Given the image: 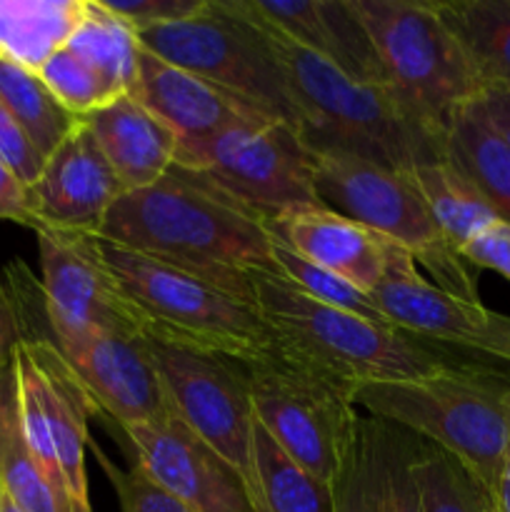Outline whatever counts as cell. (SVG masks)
<instances>
[{
  "instance_id": "10",
  "label": "cell",
  "mask_w": 510,
  "mask_h": 512,
  "mask_svg": "<svg viewBox=\"0 0 510 512\" xmlns=\"http://www.w3.org/2000/svg\"><path fill=\"white\" fill-rule=\"evenodd\" d=\"M175 163L203 170L270 218L323 208L313 188V153L293 125L260 120L178 143Z\"/></svg>"
},
{
  "instance_id": "9",
  "label": "cell",
  "mask_w": 510,
  "mask_h": 512,
  "mask_svg": "<svg viewBox=\"0 0 510 512\" xmlns=\"http://www.w3.org/2000/svg\"><path fill=\"white\" fill-rule=\"evenodd\" d=\"M245 368L258 423L295 463L330 485L358 418L355 388L315 368L280 340Z\"/></svg>"
},
{
  "instance_id": "32",
  "label": "cell",
  "mask_w": 510,
  "mask_h": 512,
  "mask_svg": "<svg viewBox=\"0 0 510 512\" xmlns=\"http://www.w3.org/2000/svg\"><path fill=\"white\" fill-rule=\"evenodd\" d=\"M38 75L55 95V100L75 118H85L120 98L88 63H83L65 45L40 65Z\"/></svg>"
},
{
  "instance_id": "28",
  "label": "cell",
  "mask_w": 510,
  "mask_h": 512,
  "mask_svg": "<svg viewBox=\"0 0 510 512\" xmlns=\"http://www.w3.org/2000/svg\"><path fill=\"white\" fill-rule=\"evenodd\" d=\"M410 173H413L415 185L423 193L435 228L440 230L445 243L458 253L480 230L498 220L490 205L483 200V195L448 158L420 165Z\"/></svg>"
},
{
  "instance_id": "19",
  "label": "cell",
  "mask_w": 510,
  "mask_h": 512,
  "mask_svg": "<svg viewBox=\"0 0 510 512\" xmlns=\"http://www.w3.org/2000/svg\"><path fill=\"white\" fill-rule=\"evenodd\" d=\"M128 95L163 120L180 143L208 138L233 125L278 120L240 95L188 73L145 48L140 50L138 78Z\"/></svg>"
},
{
  "instance_id": "18",
  "label": "cell",
  "mask_w": 510,
  "mask_h": 512,
  "mask_svg": "<svg viewBox=\"0 0 510 512\" xmlns=\"http://www.w3.org/2000/svg\"><path fill=\"white\" fill-rule=\"evenodd\" d=\"M260 28L318 55L358 83L388 85L353 0H233Z\"/></svg>"
},
{
  "instance_id": "15",
  "label": "cell",
  "mask_w": 510,
  "mask_h": 512,
  "mask_svg": "<svg viewBox=\"0 0 510 512\" xmlns=\"http://www.w3.org/2000/svg\"><path fill=\"white\" fill-rule=\"evenodd\" d=\"M40 290L50 333L113 330L140 335L98 250V235L40 228Z\"/></svg>"
},
{
  "instance_id": "14",
  "label": "cell",
  "mask_w": 510,
  "mask_h": 512,
  "mask_svg": "<svg viewBox=\"0 0 510 512\" xmlns=\"http://www.w3.org/2000/svg\"><path fill=\"white\" fill-rule=\"evenodd\" d=\"M133 468L193 512H253L238 470L180 418L120 428Z\"/></svg>"
},
{
  "instance_id": "41",
  "label": "cell",
  "mask_w": 510,
  "mask_h": 512,
  "mask_svg": "<svg viewBox=\"0 0 510 512\" xmlns=\"http://www.w3.org/2000/svg\"><path fill=\"white\" fill-rule=\"evenodd\" d=\"M0 512H23L13 503V500L8 498V495L3 493V488H0Z\"/></svg>"
},
{
  "instance_id": "20",
  "label": "cell",
  "mask_w": 510,
  "mask_h": 512,
  "mask_svg": "<svg viewBox=\"0 0 510 512\" xmlns=\"http://www.w3.org/2000/svg\"><path fill=\"white\" fill-rule=\"evenodd\" d=\"M273 235L300 258L340 275L363 293L383 280L390 240L328 208L295 210L270 220Z\"/></svg>"
},
{
  "instance_id": "3",
  "label": "cell",
  "mask_w": 510,
  "mask_h": 512,
  "mask_svg": "<svg viewBox=\"0 0 510 512\" xmlns=\"http://www.w3.org/2000/svg\"><path fill=\"white\" fill-rule=\"evenodd\" d=\"M353 403L443 448L495 498L510 448V370L470 363L418 380L365 383Z\"/></svg>"
},
{
  "instance_id": "36",
  "label": "cell",
  "mask_w": 510,
  "mask_h": 512,
  "mask_svg": "<svg viewBox=\"0 0 510 512\" xmlns=\"http://www.w3.org/2000/svg\"><path fill=\"white\" fill-rule=\"evenodd\" d=\"M460 258L470 268L495 270L505 280H510V223L493 220L488 228L480 230L473 240L460 248Z\"/></svg>"
},
{
  "instance_id": "30",
  "label": "cell",
  "mask_w": 510,
  "mask_h": 512,
  "mask_svg": "<svg viewBox=\"0 0 510 512\" xmlns=\"http://www.w3.org/2000/svg\"><path fill=\"white\" fill-rule=\"evenodd\" d=\"M425 512H498L493 493L460 460L423 440L415 463Z\"/></svg>"
},
{
  "instance_id": "22",
  "label": "cell",
  "mask_w": 510,
  "mask_h": 512,
  "mask_svg": "<svg viewBox=\"0 0 510 512\" xmlns=\"http://www.w3.org/2000/svg\"><path fill=\"white\" fill-rule=\"evenodd\" d=\"M0 488L23 512H75L40 470L25 440L13 360L0 368Z\"/></svg>"
},
{
  "instance_id": "8",
  "label": "cell",
  "mask_w": 510,
  "mask_h": 512,
  "mask_svg": "<svg viewBox=\"0 0 510 512\" xmlns=\"http://www.w3.org/2000/svg\"><path fill=\"white\" fill-rule=\"evenodd\" d=\"M140 45L200 75L298 130L293 90L273 38L240 13L233 0H208L180 23L140 30Z\"/></svg>"
},
{
  "instance_id": "6",
  "label": "cell",
  "mask_w": 510,
  "mask_h": 512,
  "mask_svg": "<svg viewBox=\"0 0 510 512\" xmlns=\"http://www.w3.org/2000/svg\"><path fill=\"white\" fill-rule=\"evenodd\" d=\"M313 188L323 208L408 250L435 288L480 303L473 268L435 228L413 173L345 155H313Z\"/></svg>"
},
{
  "instance_id": "29",
  "label": "cell",
  "mask_w": 510,
  "mask_h": 512,
  "mask_svg": "<svg viewBox=\"0 0 510 512\" xmlns=\"http://www.w3.org/2000/svg\"><path fill=\"white\" fill-rule=\"evenodd\" d=\"M0 103L25 130L43 158H48L68 138L80 120L55 100L35 70L3 55H0Z\"/></svg>"
},
{
  "instance_id": "12",
  "label": "cell",
  "mask_w": 510,
  "mask_h": 512,
  "mask_svg": "<svg viewBox=\"0 0 510 512\" xmlns=\"http://www.w3.org/2000/svg\"><path fill=\"white\" fill-rule=\"evenodd\" d=\"M145 345L178 418L238 470L250 495L255 410L243 360L150 338Z\"/></svg>"
},
{
  "instance_id": "25",
  "label": "cell",
  "mask_w": 510,
  "mask_h": 512,
  "mask_svg": "<svg viewBox=\"0 0 510 512\" xmlns=\"http://www.w3.org/2000/svg\"><path fill=\"white\" fill-rule=\"evenodd\" d=\"M85 0H0V55L38 73L68 43Z\"/></svg>"
},
{
  "instance_id": "11",
  "label": "cell",
  "mask_w": 510,
  "mask_h": 512,
  "mask_svg": "<svg viewBox=\"0 0 510 512\" xmlns=\"http://www.w3.org/2000/svg\"><path fill=\"white\" fill-rule=\"evenodd\" d=\"M370 298L390 325L420 343L465 363L510 370V315L435 288L400 245H390L383 280Z\"/></svg>"
},
{
  "instance_id": "35",
  "label": "cell",
  "mask_w": 510,
  "mask_h": 512,
  "mask_svg": "<svg viewBox=\"0 0 510 512\" xmlns=\"http://www.w3.org/2000/svg\"><path fill=\"white\" fill-rule=\"evenodd\" d=\"M0 160L18 175L25 188L35 183L43 173L45 158L38 153L25 130L15 123L13 115L0 103Z\"/></svg>"
},
{
  "instance_id": "24",
  "label": "cell",
  "mask_w": 510,
  "mask_h": 512,
  "mask_svg": "<svg viewBox=\"0 0 510 512\" xmlns=\"http://www.w3.org/2000/svg\"><path fill=\"white\" fill-rule=\"evenodd\" d=\"M480 88H510V0H435Z\"/></svg>"
},
{
  "instance_id": "1",
  "label": "cell",
  "mask_w": 510,
  "mask_h": 512,
  "mask_svg": "<svg viewBox=\"0 0 510 512\" xmlns=\"http://www.w3.org/2000/svg\"><path fill=\"white\" fill-rule=\"evenodd\" d=\"M270 220L208 173L175 163L158 183L115 200L98 238L175 265L253 303L250 275H278Z\"/></svg>"
},
{
  "instance_id": "23",
  "label": "cell",
  "mask_w": 510,
  "mask_h": 512,
  "mask_svg": "<svg viewBox=\"0 0 510 512\" xmlns=\"http://www.w3.org/2000/svg\"><path fill=\"white\" fill-rule=\"evenodd\" d=\"M445 158L473 183L495 218L510 223V148L475 103L463 105L450 120Z\"/></svg>"
},
{
  "instance_id": "16",
  "label": "cell",
  "mask_w": 510,
  "mask_h": 512,
  "mask_svg": "<svg viewBox=\"0 0 510 512\" xmlns=\"http://www.w3.org/2000/svg\"><path fill=\"white\" fill-rule=\"evenodd\" d=\"M423 438L375 415L355 418L330 488L335 512H425L415 463Z\"/></svg>"
},
{
  "instance_id": "7",
  "label": "cell",
  "mask_w": 510,
  "mask_h": 512,
  "mask_svg": "<svg viewBox=\"0 0 510 512\" xmlns=\"http://www.w3.org/2000/svg\"><path fill=\"white\" fill-rule=\"evenodd\" d=\"M370 35L385 80L410 113L445 135L463 105L483 88L455 35L433 3L420 0H353Z\"/></svg>"
},
{
  "instance_id": "31",
  "label": "cell",
  "mask_w": 510,
  "mask_h": 512,
  "mask_svg": "<svg viewBox=\"0 0 510 512\" xmlns=\"http://www.w3.org/2000/svg\"><path fill=\"white\" fill-rule=\"evenodd\" d=\"M273 258L275 265H278L280 278L293 283L295 288H298L300 293L308 295V298L318 300V303L323 305H330V308L348 310V313L360 315V318L375 320V323H388L368 293L358 290L353 283L340 278V275L330 273V270L300 258L298 253L285 248L278 238H275L273 245Z\"/></svg>"
},
{
  "instance_id": "37",
  "label": "cell",
  "mask_w": 510,
  "mask_h": 512,
  "mask_svg": "<svg viewBox=\"0 0 510 512\" xmlns=\"http://www.w3.org/2000/svg\"><path fill=\"white\" fill-rule=\"evenodd\" d=\"M0 220L38 230V218L30 208V193L18 175L0 160Z\"/></svg>"
},
{
  "instance_id": "39",
  "label": "cell",
  "mask_w": 510,
  "mask_h": 512,
  "mask_svg": "<svg viewBox=\"0 0 510 512\" xmlns=\"http://www.w3.org/2000/svg\"><path fill=\"white\" fill-rule=\"evenodd\" d=\"M15 345V328L5 300L0 298V368L10 360V350Z\"/></svg>"
},
{
  "instance_id": "13",
  "label": "cell",
  "mask_w": 510,
  "mask_h": 512,
  "mask_svg": "<svg viewBox=\"0 0 510 512\" xmlns=\"http://www.w3.org/2000/svg\"><path fill=\"white\" fill-rule=\"evenodd\" d=\"M50 338L88 390L98 415L110 423L130 428L165 425L178 418L143 335L80 330L70 335L50 333Z\"/></svg>"
},
{
  "instance_id": "26",
  "label": "cell",
  "mask_w": 510,
  "mask_h": 512,
  "mask_svg": "<svg viewBox=\"0 0 510 512\" xmlns=\"http://www.w3.org/2000/svg\"><path fill=\"white\" fill-rule=\"evenodd\" d=\"M253 512H335L333 488L295 463L255 418Z\"/></svg>"
},
{
  "instance_id": "34",
  "label": "cell",
  "mask_w": 510,
  "mask_h": 512,
  "mask_svg": "<svg viewBox=\"0 0 510 512\" xmlns=\"http://www.w3.org/2000/svg\"><path fill=\"white\" fill-rule=\"evenodd\" d=\"M105 8L120 20L130 25L135 33L140 30L158 28V25L180 23L185 18H193L195 13L205 8L208 0H130V3H115V0H100Z\"/></svg>"
},
{
  "instance_id": "5",
  "label": "cell",
  "mask_w": 510,
  "mask_h": 512,
  "mask_svg": "<svg viewBox=\"0 0 510 512\" xmlns=\"http://www.w3.org/2000/svg\"><path fill=\"white\" fill-rule=\"evenodd\" d=\"M98 250L143 338L243 363L278 345L253 303L103 238H98Z\"/></svg>"
},
{
  "instance_id": "17",
  "label": "cell",
  "mask_w": 510,
  "mask_h": 512,
  "mask_svg": "<svg viewBox=\"0 0 510 512\" xmlns=\"http://www.w3.org/2000/svg\"><path fill=\"white\" fill-rule=\"evenodd\" d=\"M28 193L38 230L98 235L115 200L128 190L108 165L88 125L78 120L68 138L45 158L43 173Z\"/></svg>"
},
{
  "instance_id": "27",
  "label": "cell",
  "mask_w": 510,
  "mask_h": 512,
  "mask_svg": "<svg viewBox=\"0 0 510 512\" xmlns=\"http://www.w3.org/2000/svg\"><path fill=\"white\" fill-rule=\"evenodd\" d=\"M65 48L88 63L115 95H128L133 90L143 50L138 33L100 0H85L83 18Z\"/></svg>"
},
{
  "instance_id": "21",
  "label": "cell",
  "mask_w": 510,
  "mask_h": 512,
  "mask_svg": "<svg viewBox=\"0 0 510 512\" xmlns=\"http://www.w3.org/2000/svg\"><path fill=\"white\" fill-rule=\"evenodd\" d=\"M80 120L88 125L128 193L158 183L175 165L178 135L145 110L133 95H120L118 100Z\"/></svg>"
},
{
  "instance_id": "4",
  "label": "cell",
  "mask_w": 510,
  "mask_h": 512,
  "mask_svg": "<svg viewBox=\"0 0 510 512\" xmlns=\"http://www.w3.org/2000/svg\"><path fill=\"white\" fill-rule=\"evenodd\" d=\"M250 283L255 308L275 338L350 388L365 383L418 380L440 370L470 365L420 343L395 325L375 323L348 310L318 303L280 275L253 273Z\"/></svg>"
},
{
  "instance_id": "40",
  "label": "cell",
  "mask_w": 510,
  "mask_h": 512,
  "mask_svg": "<svg viewBox=\"0 0 510 512\" xmlns=\"http://www.w3.org/2000/svg\"><path fill=\"white\" fill-rule=\"evenodd\" d=\"M495 505H498V512H510V448L500 470L498 488H495Z\"/></svg>"
},
{
  "instance_id": "38",
  "label": "cell",
  "mask_w": 510,
  "mask_h": 512,
  "mask_svg": "<svg viewBox=\"0 0 510 512\" xmlns=\"http://www.w3.org/2000/svg\"><path fill=\"white\" fill-rule=\"evenodd\" d=\"M473 103L475 108L483 113V118L488 120L490 128H493L510 148V88L483 90Z\"/></svg>"
},
{
  "instance_id": "2",
  "label": "cell",
  "mask_w": 510,
  "mask_h": 512,
  "mask_svg": "<svg viewBox=\"0 0 510 512\" xmlns=\"http://www.w3.org/2000/svg\"><path fill=\"white\" fill-rule=\"evenodd\" d=\"M270 33V30H268ZM288 73L298 133L313 155H345L388 170L445 160V135L420 123L390 85L358 83L270 33Z\"/></svg>"
},
{
  "instance_id": "33",
  "label": "cell",
  "mask_w": 510,
  "mask_h": 512,
  "mask_svg": "<svg viewBox=\"0 0 510 512\" xmlns=\"http://www.w3.org/2000/svg\"><path fill=\"white\" fill-rule=\"evenodd\" d=\"M88 448L93 450L100 468L108 475L110 485H113L115 490V498H118L120 512H193L190 508H185L183 503H178L175 498L165 495L163 490L155 488L138 468L130 465L128 470H123L118 468L98 445L88 443Z\"/></svg>"
}]
</instances>
